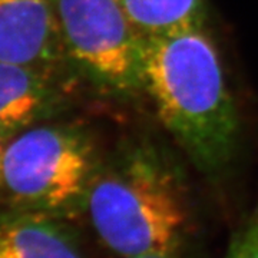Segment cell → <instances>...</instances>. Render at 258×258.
I'll return each instance as SVG.
<instances>
[{
	"label": "cell",
	"mask_w": 258,
	"mask_h": 258,
	"mask_svg": "<svg viewBox=\"0 0 258 258\" xmlns=\"http://www.w3.org/2000/svg\"><path fill=\"white\" fill-rule=\"evenodd\" d=\"M227 258H258V203L231 242Z\"/></svg>",
	"instance_id": "9"
},
{
	"label": "cell",
	"mask_w": 258,
	"mask_h": 258,
	"mask_svg": "<svg viewBox=\"0 0 258 258\" xmlns=\"http://www.w3.org/2000/svg\"><path fill=\"white\" fill-rule=\"evenodd\" d=\"M57 72L0 62V134L15 137L63 105Z\"/></svg>",
	"instance_id": "6"
},
{
	"label": "cell",
	"mask_w": 258,
	"mask_h": 258,
	"mask_svg": "<svg viewBox=\"0 0 258 258\" xmlns=\"http://www.w3.org/2000/svg\"><path fill=\"white\" fill-rule=\"evenodd\" d=\"M129 22L144 37H154L207 22L205 0H116Z\"/></svg>",
	"instance_id": "8"
},
{
	"label": "cell",
	"mask_w": 258,
	"mask_h": 258,
	"mask_svg": "<svg viewBox=\"0 0 258 258\" xmlns=\"http://www.w3.org/2000/svg\"><path fill=\"white\" fill-rule=\"evenodd\" d=\"M85 211L102 244L120 258L176 257L191 225L182 178L152 142L135 144L98 169Z\"/></svg>",
	"instance_id": "2"
},
{
	"label": "cell",
	"mask_w": 258,
	"mask_h": 258,
	"mask_svg": "<svg viewBox=\"0 0 258 258\" xmlns=\"http://www.w3.org/2000/svg\"><path fill=\"white\" fill-rule=\"evenodd\" d=\"M0 258H85L72 230L50 215L8 211L0 217Z\"/></svg>",
	"instance_id": "7"
},
{
	"label": "cell",
	"mask_w": 258,
	"mask_h": 258,
	"mask_svg": "<svg viewBox=\"0 0 258 258\" xmlns=\"http://www.w3.org/2000/svg\"><path fill=\"white\" fill-rule=\"evenodd\" d=\"M9 137H6V135H3V134H0V164H2V155H3V149L6 147V144H8V141H9Z\"/></svg>",
	"instance_id": "10"
},
{
	"label": "cell",
	"mask_w": 258,
	"mask_h": 258,
	"mask_svg": "<svg viewBox=\"0 0 258 258\" xmlns=\"http://www.w3.org/2000/svg\"><path fill=\"white\" fill-rule=\"evenodd\" d=\"M144 76L158 118L188 159L207 175L222 172L237 154L240 116L205 26L145 37Z\"/></svg>",
	"instance_id": "1"
},
{
	"label": "cell",
	"mask_w": 258,
	"mask_h": 258,
	"mask_svg": "<svg viewBox=\"0 0 258 258\" xmlns=\"http://www.w3.org/2000/svg\"><path fill=\"white\" fill-rule=\"evenodd\" d=\"M0 62L52 72L69 62L57 0H0Z\"/></svg>",
	"instance_id": "5"
},
{
	"label": "cell",
	"mask_w": 258,
	"mask_h": 258,
	"mask_svg": "<svg viewBox=\"0 0 258 258\" xmlns=\"http://www.w3.org/2000/svg\"><path fill=\"white\" fill-rule=\"evenodd\" d=\"M68 59L105 92L145 93V37L116 0H57Z\"/></svg>",
	"instance_id": "4"
},
{
	"label": "cell",
	"mask_w": 258,
	"mask_h": 258,
	"mask_svg": "<svg viewBox=\"0 0 258 258\" xmlns=\"http://www.w3.org/2000/svg\"><path fill=\"white\" fill-rule=\"evenodd\" d=\"M129 258H176L175 255H164V254H148V255H139V257Z\"/></svg>",
	"instance_id": "11"
},
{
	"label": "cell",
	"mask_w": 258,
	"mask_h": 258,
	"mask_svg": "<svg viewBox=\"0 0 258 258\" xmlns=\"http://www.w3.org/2000/svg\"><path fill=\"white\" fill-rule=\"evenodd\" d=\"M99 166L89 137L71 125H40L12 137L0 164V197L9 211L69 220L86 210Z\"/></svg>",
	"instance_id": "3"
}]
</instances>
